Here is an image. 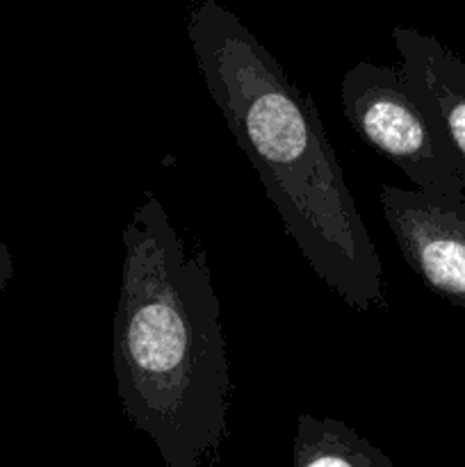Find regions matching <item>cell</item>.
I'll list each match as a JSON object with an SVG mask.
<instances>
[{
	"mask_svg": "<svg viewBox=\"0 0 465 467\" xmlns=\"http://www.w3.org/2000/svg\"><path fill=\"white\" fill-rule=\"evenodd\" d=\"M340 100L349 126L418 190L465 194L459 160L436 123L410 99L397 68L356 64L342 78Z\"/></svg>",
	"mask_w": 465,
	"mask_h": 467,
	"instance_id": "3957f363",
	"label": "cell"
},
{
	"mask_svg": "<svg viewBox=\"0 0 465 467\" xmlns=\"http://www.w3.org/2000/svg\"><path fill=\"white\" fill-rule=\"evenodd\" d=\"M292 467H397L367 438L336 418L299 415Z\"/></svg>",
	"mask_w": 465,
	"mask_h": 467,
	"instance_id": "8992f818",
	"label": "cell"
},
{
	"mask_svg": "<svg viewBox=\"0 0 465 467\" xmlns=\"http://www.w3.org/2000/svg\"><path fill=\"white\" fill-rule=\"evenodd\" d=\"M395 41L406 91L436 123L465 178V62L438 39L419 32L399 27Z\"/></svg>",
	"mask_w": 465,
	"mask_h": 467,
	"instance_id": "5b68a950",
	"label": "cell"
},
{
	"mask_svg": "<svg viewBox=\"0 0 465 467\" xmlns=\"http://www.w3.org/2000/svg\"><path fill=\"white\" fill-rule=\"evenodd\" d=\"M14 274V265H12V255H9L7 246L0 244V290L5 287V283L12 278Z\"/></svg>",
	"mask_w": 465,
	"mask_h": 467,
	"instance_id": "52a82bcc",
	"label": "cell"
},
{
	"mask_svg": "<svg viewBox=\"0 0 465 467\" xmlns=\"http://www.w3.org/2000/svg\"><path fill=\"white\" fill-rule=\"evenodd\" d=\"M190 36L214 105L310 269L349 308L383 306L381 258L313 99L223 9H201Z\"/></svg>",
	"mask_w": 465,
	"mask_h": 467,
	"instance_id": "7a4b0ae2",
	"label": "cell"
},
{
	"mask_svg": "<svg viewBox=\"0 0 465 467\" xmlns=\"http://www.w3.org/2000/svg\"><path fill=\"white\" fill-rule=\"evenodd\" d=\"M378 205L410 269L465 310V194L383 185Z\"/></svg>",
	"mask_w": 465,
	"mask_h": 467,
	"instance_id": "277c9868",
	"label": "cell"
},
{
	"mask_svg": "<svg viewBox=\"0 0 465 467\" xmlns=\"http://www.w3.org/2000/svg\"><path fill=\"white\" fill-rule=\"evenodd\" d=\"M114 374L123 415L164 467H212L228 433L231 365L203 249H190L146 190L123 231L114 313Z\"/></svg>",
	"mask_w": 465,
	"mask_h": 467,
	"instance_id": "6da1fadb",
	"label": "cell"
}]
</instances>
